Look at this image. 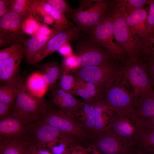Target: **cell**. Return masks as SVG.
<instances>
[{
	"instance_id": "cell-1",
	"label": "cell",
	"mask_w": 154,
	"mask_h": 154,
	"mask_svg": "<svg viewBox=\"0 0 154 154\" xmlns=\"http://www.w3.org/2000/svg\"><path fill=\"white\" fill-rule=\"evenodd\" d=\"M114 1H80V6L66 15L76 25L80 32L88 33L100 23L110 11Z\"/></svg>"
},
{
	"instance_id": "cell-2",
	"label": "cell",
	"mask_w": 154,
	"mask_h": 154,
	"mask_svg": "<svg viewBox=\"0 0 154 154\" xmlns=\"http://www.w3.org/2000/svg\"><path fill=\"white\" fill-rule=\"evenodd\" d=\"M50 108L42 98L32 94L23 82L19 86L11 114L29 125L39 120Z\"/></svg>"
},
{
	"instance_id": "cell-3",
	"label": "cell",
	"mask_w": 154,
	"mask_h": 154,
	"mask_svg": "<svg viewBox=\"0 0 154 154\" xmlns=\"http://www.w3.org/2000/svg\"><path fill=\"white\" fill-rule=\"evenodd\" d=\"M71 41L75 48L74 53L80 68L104 65L114 60L107 50L95 41L88 33L80 32Z\"/></svg>"
},
{
	"instance_id": "cell-4",
	"label": "cell",
	"mask_w": 154,
	"mask_h": 154,
	"mask_svg": "<svg viewBox=\"0 0 154 154\" xmlns=\"http://www.w3.org/2000/svg\"><path fill=\"white\" fill-rule=\"evenodd\" d=\"M123 68L113 61L104 65L80 68L73 72L74 77L77 80L92 83L104 92L123 74Z\"/></svg>"
},
{
	"instance_id": "cell-5",
	"label": "cell",
	"mask_w": 154,
	"mask_h": 154,
	"mask_svg": "<svg viewBox=\"0 0 154 154\" xmlns=\"http://www.w3.org/2000/svg\"><path fill=\"white\" fill-rule=\"evenodd\" d=\"M39 121L72 135L83 141L91 140L93 134L81 127L69 115L60 109L50 108Z\"/></svg>"
},
{
	"instance_id": "cell-6",
	"label": "cell",
	"mask_w": 154,
	"mask_h": 154,
	"mask_svg": "<svg viewBox=\"0 0 154 154\" xmlns=\"http://www.w3.org/2000/svg\"><path fill=\"white\" fill-rule=\"evenodd\" d=\"M117 80L103 93L100 100L116 113L135 111L138 98L134 93L118 84Z\"/></svg>"
},
{
	"instance_id": "cell-7",
	"label": "cell",
	"mask_w": 154,
	"mask_h": 154,
	"mask_svg": "<svg viewBox=\"0 0 154 154\" xmlns=\"http://www.w3.org/2000/svg\"><path fill=\"white\" fill-rule=\"evenodd\" d=\"M111 12L115 39L129 57L137 58L136 40L127 23L123 11L115 1H113Z\"/></svg>"
},
{
	"instance_id": "cell-8",
	"label": "cell",
	"mask_w": 154,
	"mask_h": 154,
	"mask_svg": "<svg viewBox=\"0 0 154 154\" xmlns=\"http://www.w3.org/2000/svg\"><path fill=\"white\" fill-rule=\"evenodd\" d=\"M143 129L141 119L135 111L116 113L108 131L124 138L132 146Z\"/></svg>"
},
{
	"instance_id": "cell-9",
	"label": "cell",
	"mask_w": 154,
	"mask_h": 154,
	"mask_svg": "<svg viewBox=\"0 0 154 154\" xmlns=\"http://www.w3.org/2000/svg\"><path fill=\"white\" fill-rule=\"evenodd\" d=\"M125 65L123 74L129 82L137 98L153 91V84L141 61L136 58L129 57Z\"/></svg>"
},
{
	"instance_id": "cell-10",
	"label": "cell",
	"mask_w": 154,
	"mask_h": 154,
	"mask_svg": "<svg viewBox=\"0 0 154 154\" xmlns=\"http://www.w3.org/2000/svg\"><path fill=\"white\" fill-rule=\"evenodd\" d=\"M88 33L107 50L114 60L120 58L123 54L124 50L122 47L114 41L111 10L100 23Z\"/></svg>"
},
{
	"instance_id": "cell-11",
	"label": "cell",
	"mask_w": 154,
	"mask_h": 154,
	"mask_svg": "<svg viewBox=\"0 0 154 154\" xmlns=\"http://www.w3.org/2000/svg\"><path fill=\"white\" fill-rule=\"evenodd\" d=\"M28 17L20 16L10 11L0 18V47L23 42L25 34L22 26Z\"/></svg>"
},
{
	"instance_id": "cell-12",
	"label": "cell",
	"mask_w": 154,
	"mask_h": 154,
	"mask_svg": "<svg viewBox=\"0 0 154 154\" xmlns=\"http://www.w3.org/2000/svg\"><path fill=\"white\" fill-rule=\"evenodd\" d=\"M91 140L100 154H122L132 147L126 139L109 131L94 133Z\"/></svg>"
},
{
	"instance_id": "cell-13",
	"label": "cell",
	"mask_w": 154,
	"mask_h": 154,
	"mask_svg": "<svg viewBox=\"0 0 154 154\" xmlns=\"http://www.w3.org/2000/svg\"><path fill=\"white\" fill-rule=\"evenodd\" d=\"M29 125L11 114L0 120V143L12 141L28 142Z\"/></svg>"
},
{
	"instance_id": "cell-14",
	"label": "cell",
	"mask_w": 154,
	"mask_h": 154,
	"mask_svg": "<svg viewBox=\"0 0 154 154\" xmlns=\"http://www.w3.org/2000/svg\"><path fill=\"white\" fill-rule=\"evenodd\" d=\"M80 30L76 26L57 34L51 38L42 48L27 62L31 64L38 63L57 51L66 43L72 40L79 35Z\"/></svg>"
},
{
	"instance_id": "cell-15",
	"label": "cell",
	"mask_w": 154,
	"mask_h": 154,
	"mask_svg": "<svg viewBox=\"0 0 154 154\" xmlns=\"http://www.w3.org/2000/svg\"><path fill=\"white\" fill-rule=\"evenodd\" d=\"M63 134L55 127L40 121L29 126V140L37 148L44 147L61 137Z\"/></svg>"
},
{
	"instance_id": "cell-16",
	"label": "cell",
	"mask_w": 154,
	"mask_h": 154,
	"mask_svg": "<svg viewBox=\"0 0 154 154\" xmlns=\"http://www.w3.org/2000/svg\"><path fill=\"white\" fill-rule=\"evenodd\" d=\"M25 54L23 46L0 65V80L5 84L21 77L19 70Z\"/></svg>"
},
{
	"instance_id": "cell-17",
	"label": "cell",
	"mask_w": 154,
	"mask_h": 154,
	"mask_svg": "<svg viewBox=\"0 0 154 154\" xmlns=\"http://www.w3.org/2000/svg\"><path fill=\"white\" fill-rule=\"evenodd\" d=\"M93 133L108 131L116 112L99 100L94 102Z\"/></svg>"
},
{
	"instance_id": "cell-18",
	"label": "cell",
	"mask_w": 154,
	"mask_h": 154,
	"mask_svg": "<svg viewBox=\"0 0 154 154\" xmlns=\"http://www.w3.org/2000/svg\"><path fill=\"white\" fill-rule=\"evenodd\" d=\"M147 14L144 8L128 15L125 14L127 23L136 39L143 38L147 34Z\"/></svg>"
},
{
	"instance_id": "cell-19",
	"label": "cell",
	"mask_w": 154,
	"mask_h": 154,
	"mask_svg": "<svg viewBox=\"0 0 154 154\" xmlns=\"http://www.w3.org/2000/svg\"><path fill=\"white\" fill-rule=\"evenodd\" d=\"M52 102L64 112L72 114L81 107L84 103L74 98L71 94L61 88L52 92Z\"/></svg>"
},
{
	"instance_id": "cell-20",
	"label": "cell",
	"mask_w": 154,
	"mask_h": 154,
	"mask_svg": "<svg viewBox=\"0 0 154 154\" xmlns=\"http://www.w3.org/2000/svg\"><path fill=\"white\" fill-rule=\"evenodd\" d=\"M94 102L84 101L82 106L71 115L81 127L92 134L94 123Z\"/></svg>"
},
{
	"instance_id": "cell-21",
	"label": "cell",
	"mask_w": 154,
	"mask_h": 154,
	"mask_svg": "<svg viewBox=\"0 0 154 154\" xmlns=\"http://www.w3.org/2000/svg\"><path fill=\"white\" fill-rule=\"evenodd\" d=\"M136 40L137 58L141 61H154V32Z\"/></svg>"
},
{
	"instance_id": "cell-22",
	"label": "cell",
	"mask_w": 154,
	"mask_h": 154,
	"mask_svg": "<svg viewBox=\"0 0 154 154\" xmlns=\"http://www.w3.org/2000/svg\"><path fill=\"white\" fill-rule=\"evenodd\" d=\"M53 36L52 34L48 36L35 35L25 40L23 43L27 62L32 58Z\"/></svg>"
},
{
	"instance_id": "cell-23",
	"label": "cell",
	"mask_w": 154,
	"mask_h": 154,
	"mask_svg": "<svg viewBox=\"0 0 154 154\" xmlns=\"http://www.w3.org/2000/svg\"><path fill=\"white\" fill-rule=\"evenodd\" d=\"M25 85L27 90L32 94L39 98H42L49 86L41 73L39 72H35L31 74Z\"/></svg>"
},
{
	"instance_id": "cell-24",
	"label": "cell",
	"mask_w": 154,
	"mask_h": 154,
	"mask_svg": "<svg viewBox=\"0 0 154 154\" xmlns=\"http://www.w3.org/2000/svg\"><path fill=\"white\" fill-rule=\"evenodd\" d=\"M42 1L44 9L54 19V24L52 29L54 36L69 28L76 27L73 22L68 20L65 15L53 8L45 0Z\"/></svg>"
},
{
	"instance_id": "cell-25",
	"label": "cell",
	"mask_w": 154,
	"mask_h": 154,
	"mask_svg": "<svg viewBox=\"0 0 154 154\" xmlns=\"http://www.w3.org/2000/svg\"><path fill=\"white\" fill-rule=\"evenodd\" d=\"M35 65L40 70L49 86L53 85L60 77L61 68L56 61L51 60L43 63H38Z\"/></svg>"
},
{
	"instance_id": "cell-26",
	"label": "cell",
	"mask_w": 154,
	"mask_h": 154,
	"mask_svg": "<svg viewBox=\"0 0 154 154\" xmlns=\"http://www.w3.org/2000/svg\"><path fill=\"white\" fill-rule=\"evenodd\" d=\"M135 111L141 119L154 116V90L151 93L138 98Z\"/></svg>"
},
{
	"instance_id": "cell-27",
	"label": "cell",
	"mask_w": 154,
	"mask_h": 154,
	"mask_svg": "<svg viewBox=\"0 0 154 154\" xmlns=\"http://www.w3.org/2000/svg\"><path fill=\"white\" fill-rule=\"evenodd\" d=\"M22 82L21 80L1 85L0 102L7 104L11 108L18 92L19 86Z\"/></svg>"
},
{
	"instance_id": "cell-28",
	"label": "cell",
	"mask_w": 154,
	"mask_h": 154,
	"mask_svg": "<svg viewBox=\"0 0 154 154\" xmlns=\"http://www.w3.org/2000/svg\"><path fill=\"white\" fill-rule=\"evenodd\" d=\"M29 143L12 141L1 142L0 154H29Z\"/></svg>"
},
{
	"instance_id": "cell-29",
	"label": "cell",
	"mask_w": 154,
	"mask_h": 154,
	"mask_svg": "<svg viewBox=\"0 0 154 154\" xmlns=\"http://www.w3.org/2000/svg\"><path fill=\"white\" fill-rule=\"evenodd\" d=\"M137 144L148 152L154 154V129H144L140 134Z\"/></svg>"
},
{
	"instance_id": "cell-30",
	"label": "cell",
	"mask_w": 154,
	"mask_h": 154,
	"mask_svg": "<svg viewBox=\"0 0 154 154\" xmlns=\"http://www.w3.org/2000/svg\"><path fill=\"white\" fill-rule=\"evenodd\" d=\"M150 0H120L115 1L117 5L128 15L134 11L149 5Z\"/></svg>"
},
{
	"instance_id": "cell-31",
	"label": "cell",
	"mask_w": 154,
	"mask_h": 154,
	"mask_svg": "<svg viewBox=\"0 0 154 154\" xmlns=\"http://www.w3.org/2000/svg\"><path fill=\"white\" fill-rule=\"evenodd\" d=\"M34 0H12L11 11L23 17L32 15V7Z\"/></svg>"
},
{
	"instance_id": "cell-32",
	"label": "cell",
	"mask_w": 154,
	"mask_h": 154,
	"mask_svg": "<svg viewBox=\"0 0 154 154\" xmlns=\"http://www.w3.org/2000/svg\"><path fill=\"white\" fill-rule=\"evenodd\" d=\"M80 68L77 56L73 54L72 56L63 57L61 68L60 75L74 72Z\"/></svg>"
},
{
	"instance_id": "cell-33",
	"label": "cell",
	"mask_w": 154,
	"mask_h": 154,
	"mask_svg": "<svg viewBox=\"0 0 154 154\" xmlns=\"http://www.w3.org/2000/svg\"><path fill=\"white\" fill-rule=\"evenodd\" d=\"M40 25V22L32 15H30L23 21L22 29L25 34L34 35Z\"/></svg>"
},
{
	"instance_id": "cell-34",
	"label": "cell",
	"mask_w": 154,
	"mask_h": 154,
	"mask_svg": "<svg viewBox=\"0 0 154 154\" xmlns=\"http://www.w3.org/2000/svg\"><path fill=\"white\" fill-rule=\"evenodd\" d=\"M76 80L73 75L68 74L60 75V82L61 89L64 91L69 92L74 87Z\"/></svg>"
},
{
	"instance_id": "cell-35",
	"label": "cell",
	"mask_w": 154,
	"mask_h": 154,
	"mask_svg": "<svg viewBox=\"0 0 154 154\" xmlns=\"http://www.w3.org/2000/svg\"><path fill=\"white\" fill-rule=\"evenodd\" d=\"M52 7L60 13L66 15L73 10L66 2L64 0H45Z\"/></svg>"
},
{
	"instance_id": "cell-36",
	"label": "cell",
	"mask_w": 154,
	"mask_h": 154,
	"mask_svg": "<svg viewBox=\"0 0 154 154\" xmlns=\"http://www.w3.org/2000/svg\"><path fill=\"white\" fill-rule=\"evenodd\" d=\"M49 15L44 9L42 0H34L32 7V15L38 21H42L43 17Z\"/></svg>"
},
{
	"instance_id": "cell-37",
	"label": "cell",
	"mask_w": 154,
	"mask_h": 154,
	"mask_svg": "<svg viewBox=\"0 0 154 154\" xmlns=\"http://www.w3.org/2000/svg\"><path fill=\"white\" fill-rule=\"evenodd\" d=\"M23 45V42L14 44L0 50V65L12 56Z\"/></svg>"
},
{
	"instance_id": "cell-38",
	"label": "cell",
	"mask_w": 154,
	"mask_h": 154,
	"mask_svg": "<svg viewBox=\"0 0 154 154\" xmlns=\"http://www.w3.org/2000/svg\"><path fill=\"white\" fill-rule=\"evenodd\" d=\"M147 16V33L154 32V0H150Z\"/></svg>"
},
{
	"instance_id": "cell-39",
	"label": "cell",
	"mask_w": 154,
	"mask_h": 154,
	"mask_svg": "<svg viewBox=\"0 0 154 154\" xmlns=\"http://www.w3.org/2000/svg\"><path fill=\"white\" fill-rule=\"evenodd\" d=\"M57 51L63 57L70 56L73 54V50L69 41L62 45Z\"/></svg>"
},
{
	"instance_id": "cell-40",
	"label": "cell",
	"mask_w": 154,
	"mask_h": 154,
	"mask_svg": "<svg viewBox=\"0 0 154 154\" xmlns=\"http://www.w3.org/2000/svg\"><path fill=\"white\" fill-rule=\"evenodd\" d=\"M12 0H0V18L11 11L10 7Z\"/></svg>"
},
{
	"instance_id": "cell-41",
	"label": "cell",
	"mask_w": 154,
	"mask_h": 154,
	"mask_svg": "<svg viewBox=\"0 0 154 154\" xmlns=\"http://www.w3.org/2000/svg\"><path fill=\"white\" fill-rule=\"evenodd\" d=\"M141 62L144 65L154 85V61Z\"/></svg>"
},
{
	"instance_id": "cell-42",
	"label": "cell",
	"mask_w": 154,
	"mask_h": 154,
	"mask_svg": "<svg viewBox=\"0 0 154 154\" xmlns=\"http://www.w3.org/2000/svg\"><path fill=\"white\" fill-rule=\"evenodd\" d=\"M11 108L9 105L0 102V120L11 114Z\"/></svg>"
},
{
	"instance_id": "cell-43",
	"label": "cell",
	"mask_w": 154,
	"mask_h": 154,
	"mask_svg": "<svg viewBox=\"0 0 154 154\" xmlns=\"http://www.w3.org/2000/svg\"><path fill=\"white\" fill-rule=\"evenodd\" d=\"M52 34L53 35L52 29H50L46 25L43 24L40 25L38 31L35 35L48 36Z\"/></svg>"
},
{
	"instance_id": "cell-44",
	"label": "cell",
	"mask_w": 154,
	"mask_h": 154,
	"mask_svg": "<svg viewBox=\"0 0 154 154\" xmlns=\"http://www.w3.org/2000/svg\"><path fill=\"white\" fill-rule=\"evenodd\" d=\"M142 122L144 129H154V116L142 119Z\"/></svg>"
},
{
	"instance_id": "cell-45",
	"label": "cell",
	"mask_w": 154,
	"mask_h": 154,
	"mask_svg": "<svg viewBox=\"0 0 154 154\" xmlns=\"http://www.w3.org/2000/svg\"><path fill=\"white\" fill-rule=\"evenodd\" d=\"M70 154H86V148L76 145L70 147Z\"/></svg>"
},
{
	"instance_id": "cell-46",
	"label": "cell",
	"mask_w": 154,
	"mask_h": 154,
	"mask_svg": "<svg viewBox=\"0 0 154 154\" xmlns=\"http://www.w3.org/2000/svg\"><path fill=\"white\" fill-rule=\"evenodd\" d=\"M42 21L45 23L53 26L54 24V20L53 18L50 15L44 16L42 19Z\"/></svg>"
},
{
	"instance_id": "cell-47",
	"label": "cell",
	"mask_w": 154,
	"mask_h": 154,
	"mask_svg": "<svg viewBox=\"0 0 154 154\" xmlns=\"http://www.w3.org/2000/svg\"><path fill=\"white\" fill-rule=\"evenodd\" d=\"M86 154H100L97 149L92 145L86 149Z\"/></svg>"
},
{
	"instance_id": "cell-48",
	"label": "cell",
	"mask_w": 154,
	"mask_h": 154,
	"mask_svg": "<svg viewBox=\"0 0 154 154\" xmlns=\"http://www.w3.org/2000/svg\"><path fill=\"white\" fill-rule=\"evenodd\" d=\"M36 154H53L48 150L41 148H37L36 149Z\"/></svg>"
},
{
	"instance_id": "cell-49",
	"label": "cell",
	"mask_w": 154,
	"mask_h": 154,
	"mask_svg": "<svg viewBox=\"0 0 154 154\" xmlns=\"http://www.w3.org/2000/svg\"><path fill=\"white\" fill-rule=\"evenodd\" d=\"M37 146L35 144H32L30 147L29 154H36V149Z\"/></svg>"
},
{
	"instance_id": "cell-50",
	"label": "cell",
	"mask_w": 154,
	"mask_h": 154,
	"mask_svg": "<svg viewBox=\"0 0 154 154\" xmlns=\"http://www.w3.org/2000/svg\"><path fill=\"white\" fill-rule=\"evenodd\" d=\"M63 154H70V148H68Z\"/></svg>"
},
{
	"instance_id": "cell-51",
	"label": "cell",
	"mask_w": 154,
	"mask_h": 154,
	"mask_svg": "<svg viewBox=\"0 0 154 154\" xmlns=\"http://www.w3.org/2000/svg\"><path fill=\"white\" fill-rule=\"evenodd\" d=\"M137 154H146L143 151H139L137 153Z\"/></svg>"
},
{
	"instance_id": "cell-52",
	"label": "cell",
	"mask_w": 154,
	"mask_h": 154,
	"mask_svg": "<svg viewBox=\"0 0 154 154\" xmlns=\"http://www.w3.org/2000/svg\"><path fill=\"white\" fill-rule=\"evenodd\" d=\"M122 154H133L131 153L130 151H128V152H127L126 153H125Z\"/></svg>"
}]
</instances>
